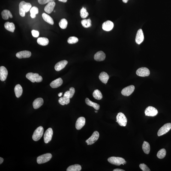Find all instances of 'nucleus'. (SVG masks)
Returning a JSON list of instances; mask_svg holds the SVG:
<instances>
[{
  "label": "nucleus",
  "mask_w": 171,
  "mask_h": 171,
  "mask_svg": "<svg viewBox=\"0 0 171 171\" xmlns=\"http://www.w3.org/2000/svg\"><path fill=\"white\" fill-rule=\"evenodd\" d=\"M59 1H61V2L66 3L67 2V0H58Z\"/></svg>",
  "instance_id": "obj_47"
},
{
  "label": "nucleus",
  "mask_w": 171,
  "mask_h": 171,
  "mask_svg": "<svg viewBox=\"0 0 171 171\" xmlns=\"http://www.w3.org/2000/svg\"><path fill=\"white\" fill-rule=\"evenodd\" d=\"M8 72L6 68L3 66L0 67V79L2 81H4L6 79Z\"/></svg>",
  "instance_id": "obj_16"
},
{
  "label": "nucleus",
  "mask_w": 171,
  "mask_h": 171,
  "mask_svg": "<svg viewBox=\"0 0 171 171\" xmlns=\"http://www.w3.org/2000/svg\"><path fill=\"white\" fill-rule=\"evenodd\" d=\"M85 102L88 105L92 106L96 110H99L100 109V106L99 105L91 101L88 98L86 99Z\"/></svg>",
  "instance_id": "obj_25"
},
{
  "label": "nucleus",
  "mask_w": 171,
  "mask_h": 171,
  "mask_svg": "<svg viewBox=\"0 0 171 171\" xmlns=\"http://www.w3.org/2000/svg\"><path fill=\"white\" fill-rule=\"evenodd\" d=\"M1 15L3 19L4 20H7L9 18H12L13 16L9 10H4L1 13Z\"/></svg>",
  "instance_id": "obj_26"
},
{
  "label": "nucleus",
  "mask_w": 171,
  "mask_h": 171,
  "mask_svg": "<svg viewBox=\"0 0 171 171\" xmlns=\"http://www.w3.org/2000/svg\"><path fill=\"white\" fill-rule=\"evenodd\" d=\"M67 21L66 19H61L59 22L60 27L62 29H65L67 26Z\"/></svg>",
  "instance_id": "obj_37"
},
{
  "label": "nucleus",
  "mask_w": 171,
  "mask_h": 171,
  "mask_svg": "<svg viewBox=\"0 0 171 171\" xmlns=\"http://www.w3.org/2000/svg\"><path fill=\"white\" fill-rule=\"evenodd\" d=\"M126 162H127L126 161H125V162H124V164H126Z\"/></svg>",
  "instance_id": "obj_50"
},
{
  "label": "nucleus",
  "mask_w": 171,
  "mask_h": 171,
  "mask_svg": "<svg viewBox=\"0 0 171 171\" xmlns=\"http://www.w3.org/2000/svg\"><path fill=\"white\" fill-rule=\"evenodd\" d=\"M171 129V123H168L165 124L159 129L157 133V135L158 136L163 135L167 133Z\"/></svg>",
  "instance_id": "obj_7"
},
{
  "label": "nucleus",
  "mask_w": 171,
  "mask_h": 171,
  "mask_svg": "<svg viewBox=\"0 0 171 171\" xmlns=\"http://www.w3.org/2000/svg\"><path fill=\"white\" fill-rule=\"evenodd\" d=\"M142 148L145 154H148L149 153L150 151V146L149 144L146 141L144 142L142 144Z\"/></svg>",
  "instance_id": "obj_30"
},
{
  "label": "nucleus",
  "mask_w": 171,
  "mask_h": 171,
  "mask_svg": "<svg viewBox=\"0 0 171 171\" xmlns=\"http://www.w3.org/2000/svg\"><path fill=\"white\" fill-rule=\"evenodd\" d=\"M144 35L143 31L141 29H140L138 31L136 34L135 41L138 44H140L144 40Z\"/></svg>",
  "instance_id": "obj_14"
},
{
  "label": "nucleus",
  "mask_w": 171,
  "mask_h": 171,
  "mask_svg": "<svg viewBox=\"0 0 171 171\" xmlns=\"http://www.w3.org/2000/svg\"><path fill=\"white\" fill-rule=\"evenodd\" d=\"M55 3L54 1L48 3L47 5L45 7L44 11L48 14H50L53 12L55 6Z\"/></svg>",
  "instance_id": "obj_18"
},
{
  "label": "nucleus",
  "mask_w": 171,
  "mask_h": 171,
  "mask_svg": "<svg viewBox=\"0 0 171 171\" xmlns=\"http://www.w3.org/2000/svg\"><path fill=\"white\" fill-rule=\"evenodd\" d=\"M113 171H124L125 170H123V169H114L113 170Z\"/></svg>",
  "instance_id": "obj_45"
},
{
  "label": "nucleus",
  "mask_w": 171,
  "mask_h": 171,
  "mask_svg": "<svg viewBox=\"0 0 171 171\" xmlns=\"http://www.w3.org/2000/svg\"><path fill=\"white\" fill-rule=\"evenodd\" d=\"M95 112H96V113H97V112H97V111H95Z\"/></svg>",
  "instance_id": "obj_51"
},
{
  "label": "nucleus",
  "mask_w": 171,
  "mask_h": 171,
  "mask_svg": "<svg viewBox=\"0 0 171 171\" xmlns=\"http://www.w3.org/2000/svg\"><path fill=\"white\" fill-rule=\"evenodd\" d=\"M59 102L62 105H67L70 103V98H65V97H61L59 100Z\"/></svg>",
  "instance_id": "obj_35"
},
{
  "label": "nucleus",
  "mask_w": 171,
  "mask_h": 171,
  "mask_svg": "<svg viewBox=\"0 0 171 171\" xmlns=\"http://www.w3.org/2000/svg\"><path fill=\"white\" fill-rule=\"evenodd\" d=\"M4 159L2 157H0V164H1L4 161Z\"/></svg>",
  "instance_id": "obj_46"
},
{
  "label": "nucleus",
  "mask_w": 171,
  "mask_h": 171,
  "mask_svg": "<svg viewBox=\"0 0 171 171\" xmlns=\"http://www.w3.org/2000/svg\"><path fill=\"white\" fill-rule=\"evenodd\" d=\"M30 12L31 18L33 19L35 18L36 16V15L38 13V9L37 7H31Z\"/></svg>",
  "instance_id": "obj_34"
},
{
  "label": "nucleus",
  "mask_w": 171,
  "mask_h": 171,
  "mask_svg": "<svg viewBox=\"0 0 171 171\" xmlns=\"http://www.w3.org/2000/svg\"><path fill=\"white\" fill-rule=\"evenodd\" d=\"M62 83V79L61 78H59L51 82L50 86L52 88H56L60 86Z\"/></svg>",
  "instance_id": "obj_21"
},
{
  "label": "nucleus",
  "mask_w": 171,
  "mask_h": 171,
  "mask_svg": "<svg viewBox=\"0 0 171 171\" xmlns=\"http://www.w3.org/2000/svg\"><path fill=\"white\" fill-rule=\"evenodd\" d=\"M64 97L65 98H70V93L69 91H67L66 92L65 94H64Z\"/></svg>",
  "instance_id": "obj_44"
},
{
  "label": "nucleus",
  "mask_w": 171,
  "mask_h": 171,
  "mask_svg": "<svg viewBox=\"0 0 171 171\" xmlns=\"http://www.w3.org/2000/svg\"><path fill=\"white\" fill-rule=\"evenodd\" d=\"M31 33L33 37H37L39 35V33L38 31L33 30L31 31Z\"/></svg>",
  "instance_id": "obj_43"
},
{
  "label": "nucleus",
  "mask_w": 171,
  "mask_h": 171,
  "mask_svg": "<svg viewBox=\"0 0 171 171\" xmlns=\"http://www.w3.org/2000/svg\"><path fill=\"white\" fill-rule=\"evenodd\" d=\"M4 27L7 30L10 32H14L15 30V25L13 22H7L4 24Z\"/></svg>",
  "instance_id": "obj_24"
},
{
  "label": "nucleus",
  "mask_w": 171,
  "mask_h": 171,
  "mask_svg": "<svg viewBox=\"0 0 171 171\" xmlns=\"http://www.w3.org/2000/svg\"><path fill=\"white\" fill-rule=\"evenodd\" d=\"M135 89V87L133 85H130L129 86L124 88L121 91V94L124 96H130L134 92Z\"/></svg>",
  "instance_id": "obj_12"
},
{
  "label": "nucleus",
  "mask_w": 171,
  "mask_h": 171,
  "mask_svg": "<svg viewBox=\"0 0 171 171\" xmlns=\"http://www.w3.org/2000/svg\"><path fill=\"white\" fill-rule=\"evenodd\" d=\"M54 1L55 0H38V1L39 4H44Z\"/></svg>",
  "instance_id": "obj_41"
},
{
  "label": "nucleus",
  "mask_w": 171,
  "mask_h": 171,
  "mask_svg": "<svg viewBox=\"0 0 171 171\" xmlns=\"http://www.w3.org/2000/svg\"><path fill=\"white\" fill-rule=\"evenodd\" d=\"M117 122L121 127H125L127 125V119L125 115L122 112H119L116 116Z\"/></svg>",
  "instance_id": "obj_4"
},
{
  "label": "nucleus",
  "mask_w": 171,
  "mask_h": 171,
  "mask_svg": "<svg viewBox=\"0 0 171 171\" xmlns=\"http://www.w3.org/2000/svg\"><path fill=\"white\" fill-rule=\"evenodd\" d=\"M53 135L52 129L49 128L45 132L44 135V140L45 143L47 144L52 140Z\"/></svg>",
  "instance_id": "obj_11"
},
{
  "label": "nucleus",
  "mask_w": 171,
  "mask_h": 171,
  "mask_svg": "<svg viewBox=\"0 0 171 171\" xmlns=\"http://www.w3.org/2000/svg\"><path fill=\"white\" fill-rule=\"evenodd\" d=\"M136 73L138 76L142 77H146L149 76L150 71L146 67H142L136 70Z\"/></svg>",
  "instance_id": "obj_10"
},
{
  "label": "nucleus",
  "mask_w": 171,
  "mask_h": 171,
  "mask_svg": "<svg viewBox=\"0 0 171 171\" xmlns=\"http://www.w3.org/2000/svg\"><path fill=\"white\" fill-rule=\"evenodd\" d=\"M14 92L17 98H19L22 95V87L20 84L16 86L14 88Z\"/></svg>",
  "instance_id": "obj_27"
},
{
  "label": "nucleus",
  "mask_w": 171,
  "mask_h": 171,
  "mask_svg": "<svg viewBox=\"0 0 171 171\" xmlns=\"http://www.w3.org/2000/svg\"><path fill=\"white\" fill-rule=\"evenodd\" d=\"M43 103V100L42 98H39L36 99L33 103V107L35 109H37L41 107Z\"/></svg>",
  "instance_id": "obj_22"
},
{
  "label": "nucleus",
  "mask_w": 171,
  "mask_h": 171,
  "mask_svg": "<svg viewBox=\"0 0 171 171\" xmlns=\"http://www.w3.org/2000/svg\"><path fill=\"white\" fill-rule=\"evenodd\" d=\"M68 64V61L66 60L61 61L57 63L55 65V69L56 71H59L64 69Z\"/></svg>",
  "instance_id": "obj_20"
},
{
  "label": "nucleus",
  "mask_w": 171,
  "mask_h": 171,
  "mask_svg": "<svg viewBox=\"0 0 171 171\" xmlns=\"http://www.w3.org/2000/svg\"><path fill=\"white\" fill-rule=\"evenodd\" d=\"M85 118L84 117H81L78 118L76 124V129H81L85 125Z\"/></svg>",
  "instance_id": "obj_13"
},
{
  "label": "nucleus",
  "mask_w": 171,
  "mask_h": 171,
  "mask_svg": "<svg viewBox=\"0 0 171 171\" xmlns=\"http://www.w3.org/2000/svg\"><path fill=\"white\" fill-rule=\"evenodd\" d=\"M99 136V133L97 131L94 132L92 135L89 139H87L86 142H87L88 145H92L98 140Z\"/></svg>",
  "instance_id": "obj_8"
},
{
  "label": "nucleus",
  "mask_w": 171,
  "mask_h": 171,
  "mask_svg": "<svg viewBox=\"0 0 171 171\" xmlns=\"http://www.w3.org/2000/svg\"><path fill=\"white\" fill-rule=\"evenodd\" d=\"M32 7L31 4L29 3L22 1L19 4V13L20 16L24 17L25 13L28 12Z\"/></svg>",
  "instance_id": "obj_1"
},
{
  "label": "nucleus",
  "mask_w": 171,
  "mask_h": 171,
  "mask_svg": "<svg viewBox=\"0 0 171 171\" xmlns=\"http://www.w3.org/2000/svg\"><path fill=\"white\" fill-rule=\"evenodd\" d=\"M166 151L164 149H162L160 150L157 152V156L159 159L164 158L166 155Z\"/></svg>",
  "instance_id": "obj_36"
},
{
  "label": "nucleus",
  "mask_w": 171,
  "mask_h": 171,
  "mask_svg": "<svg viewBox=\"0 0 171 171\" xmlns=\"http://www.w3.org/2000/svg\"><path fill=\"white\" fill-rule=\"evenodd\" d=\"M139 167L141 170L143 171H150L149 168L144 163H142L139 165Z\"/></svg>",
  "instance_id": "obj_40"
},
{
  "label": "nucleus",
  "mask_w": 171,
  "mask_h": 171,
  "mask_svg": "<svg viewBox=\"0 0 171 171\" xmlns=\"http://www.w3.org/2000/svg\"><path fill=\"white\" fill-rule=\"evenodd\" d=\"M37 42L39 44L42 46L47 45L49 43V40L46 37H39L37 39Z\"/></svg>",
  "instance_id": "obj_29"
},
{
  "label": "nucleus",
  "mask_w": 171,
  "mask_h": 171,
  "mask_svg": "<svg viewBox=\"0 0 171 171\" xmlns=\"http://www.w3.org/2000/svg\"><path fill=\"white\" fill-rule=\"evenodd\" d=\"M128 0H122L123 2L126 3L128 2Z\"/></svg>",
  "instance_id": "obj_49"
},
{
  "label": "nucleus",
  "mask_w": 171,
  "mask_h": 171,
  "mask_svg": "<svg viewBox=\"0 0 171 171\" xmlns=\"http://www.w3.org/2000/svg\"><path fill=\"white\" fill-rule=\"evenodd\" d=\"M108 161L111 164L119 166L121 164H124L125 161L124 159L122 157H109L108 159Z\"/></svg>",
  "instance_id": "obj_3"
},
{
  "label": "nucleus",
  "mask_w": 171,
  "mask_h": 171,
  "mask_svg": "<svg viewBox=\"0 0 171 171\" xmlns=\"http://www.w3.org/2000/svg\"><path fill=\"white\" fill-rule=\"evenodd\" d=\"M42 16L43 20L45 21L48 22L49 24L51 25H53L54 24V22L53 19L49 15L46 14L45 13H43L42 14Z\"/></svg>",
  "instance_id": "obj_28"
},
{
  "label": "nucleus",
  "mask_w": 171,
  "mask_h": 171,
  "mask_svg": "<svg viewBox=\"0 0 171 171\" xmlns=\"http://www.w3.org/2000/svg\"><path fill=\"white\" fill-rule=\"evenodd\" d=\"M93 95L94 98L97 100H101L103 98L101 93L98 89L95 90L94 91Z\"/></svg>",
  "instance_id": "obj_32"
},
{
  "label": "nucleus",
  "mask_w": 171,
  "mask_h": 171,
  "mask_svg": "<svg viewBox=\"0 0 171 171\" xmlns=\"http://www.w3.org/2000/svg\"><path fill=\"white\" fill-rule=\"evenodd\" d=\"M109 75L105 72H103L100 73L99 76V78L100 80L104 84H106L107 83L109 79Z\"/></svg>",
  "instance_id": "obj_23"
},
{
  "label": "nucleus",
  "mask_w": 171,
  "mask_h": 171,
  "mask_svg": "<svg viewBox=\"0 0 171 171\" xmlns=\"http://www.w3.org/2000/svg\"><path fill=\"white\" fill-rule=\"evenodd\" d=\"M69 91L70 93V99L71 98H72L73 96L74 95L75 92V90L73 87H71L70 88Z\"/></svg>",
  "instance_id": "obj_42"
},
{
  "label": "nucleus",
  "mask_w": 171,
  "mask_h": 171,
  "mask_svg": "<svg viewBox=\"0 0 171 171\" xmlns=\"http://www.w3.org/2000/svg\"><path fill=\"white\" fill-rule=\"evenodd\" d=\"M26 77L33 83L35 82H41L43 80V78L42 76L39 75L38 73H28L26 75Z\"/></svg>",
  "instance_id": "obj_2"
},
{
  "label": "nucleus",
  "mask_w": 171,
  "mask_h": 171,
  "mask_svg": "<svg viewBox=\"0 0 171 171\" xmlns=\"http://www.w3.org/2000/svg\"><path fill=\"white\" fill-rule=\"evenodd\" d=\"M82 26L85 28L90 27L91 26V21L90 19H84L81 21Z\"/></svg>",
  "instance_id": "obj_33"
},
{
  "label": "nucleus",
  "mask_w": 171,
  "mask_h": 171,
  "mask_svg": "<svg viewBox=\"0 0 171 171\" xmlns=\"http://www.w3.org/2000/svg\"><path fill=\"white\" fill-rule=\"evenodd\" d=\"M114 26L113 22L108 20L105 22L102 25V28L104 31H109L111 30Z\"/></svg>",
  "instance_id": "obj_17"
},
{
  "label": "nucleus",
  "mask_w": 171,
  "mask_h": 171,
  "mask_svg": "<svg viewBox=\"0 0 171 171\" xmlns=\"http://www.w3.org/2000/svg\"><path fill=\"white\" fill-rule=\"evenodd\" d=\"M106 55L102 51H99L97 52L94 55V59L97 61H104L105 59Z\"/></svg>",
  "instance_id": "obj_19"
},
{
  "label": "nucleus",
  "mask_w": 171,
  "mask_h": 171,
  "mask_svg": "<svg viewBox=\"0 0 171 171\" xmlns=\"http://www.w3.org/2000/svg\"><path fill=\"white\" fill-rule=\"evenodd\" d=\"M62 95V93H60L59 94H58V95L59 96V97H61V96Z\"/></svg>",
  "instance_id": "obj_48"
},
{
  "label": "nucleus",
  "mask_w": 171,
  "mask_h": 171,
  "mask_svg": "<svg viewBox=\"0 0 171 171\" xmlns=\"http://www.w3.org/2000/svg\"><path fill=\"white\" fill-rule=\"evenodd\" d=\"M52 157V155L50 153L43 154L37 157V162L39 164L47 162L50 160Z\"/></svg>",
  "instance_id": "obj_6"
},
{
  "label": "nucleus",
  "mask_w": 171,
  "mask_h": 171,
  "mask_svg": "<svg viewBox=\"0 0 171 171\" xmlns=\"http://www.w3.org/2000/svg\"><path fill=\"white\" fill-rule=\"evenodd\" d=\"M44 132V129L41 126L39 127L34 131L32 135V139L34 141H37L42 137Z\"/></svg>",
  "instance_id": "obj_5"
},
{
  "label": "nucleus",
  "mask_w": 171,
  "mask_h": 171,
  "mask_svg": "<svg viewBox=\"0 0 171 171\" xmlns=\"http://www.w3.org/2000/svg\"><path fill=\"white\" fill-rule=\"evenodd\" d=\"M31 54L30 51L24 50L21 51L16 54V56L19 59L29 58L31 56Z\"/></svg>",
  "instance_id": "obj_15"
},
{
  "label": "nucleus",
  "mask_w": 171,
  "mask_h": 171,
  "mask_svg": "<svg viewBox=\"0 0 171 171\" xmlns=\"http://www.w3.org/2000/svg\"><path fill=\"white\" fill-rule=\"evenodd\" d=\"M78 41V39L75 37H71L67 40V42L70 44H73L77 43Z\"/></svg>",
  "instance_id": "obj_39"
},
{
  "label": "nucleus",
  "mask_w": 171,
  "mask_h": 171,
  "mask_svg": "<svg viewBox=\"0 0 171 171\" xmlns=\"http://www.w3.org/2000/svg\"><path fill=\"white\" fill-rule=\"evenodd\" d=\"M80 16L82 19H85L88 16V13L86 9V8L82 7L80 11Z\"/></svg>",
  "instance_id": "obj_38"
},
{
  "label": "nucleus",
  "mask_w": 171,
  "mask_h": 171,
  "mask_svg": "<svg viewBox=\"0 0 171 171\" xmlns=\"http://www.w3.org/2000/svg\"><path fill=\"white\" fill-rule=\"evenodd\" d=\"M158 113V111L155 108L151 106H148L145 110V114L146 116L154 117Z\"/></svg>",
  "instance_id": "obj_9"
},
{
  "label": "nucleus",
  "mask_w": 171,
  "mask_h": 171,
  "mask_svg": "<svg viewBox=\"0 0 171 171\" xmlns=\"http://www.w3.org/2000/svg\"><path fill=\"white\" fill-rule=\"evenodd\" d=\"M81 169V166L80 165L76 164L70 166L67 169V171H80Z\"/></svg>",
  "instance_id": "obj_31"
}]
</instances>
